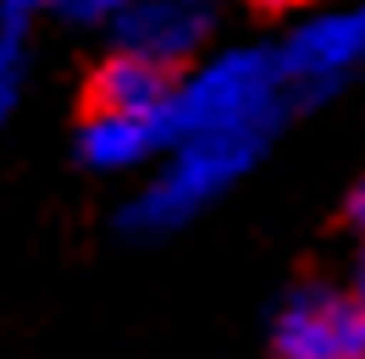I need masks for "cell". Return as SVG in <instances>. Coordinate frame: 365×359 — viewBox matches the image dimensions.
I'll use <instances>...</instances> for the list:
<instances>
[{
  "mask_svg": "<svg viewBox=\"0 0 365 359\" xmlns=\"http://www.w3.org/2000/svg\"><path fill=\"white\" fill-rule=\"evenodd\" d=\"M266 138L272 133H194V138H178L160 155V172L128 199L122 227L133 238H160V232L188 227L205 204H216L260 160Z\"/></svg>",
  "mask_w": 365,
  "mask_h": 359,
  "instance_id": "6da1fadb",
  "label": "cell"
},
{
  "mask_svg": "<svg viewBox=\"0 0 365 359\" xmlns=\"http://www.w3.org/2000/svg\"><path fill=\"white\" fill-rule=\"evenodd\" d=\"M288 105L277 50H222L178 78L172 144L194 133H272Z\"/></svg>",
  "mask_w": 365,
  "mask_h": 359,
  "instance_id": "7a4b0ae2",
  "label": "cell"
},
{
  "mask_svg": "<svg viewBox=\"0 0 365 359\" xmlns=\"http://www.w3.org/2000/svg\"><path fill=\"white\" fill-rule=\"evenodd\" d=\"M277 67L294 100H327L365 67V0H338L277 45Z\"/></svg>",
  "mask_w": 365,
  "mask_h": 359,
  "instance_id": "3957f363",
  "label": "cell"
},
{
  "mask_svg": "<svg viewBox=\"0 0 365 359\" xmlns=\"http://www.w3.org/2000/svg\"><path fill=\"white\" fill-rule=\"evenodd\" d=\"M277 359H365V304L338 288H299L272 321Z\"/></svg>",
  "mask_w": 365,
  "mask_h": 359,
  "instance_id": "277c9868",
  "label": "cell"
},
{
  "mask_svg": "<svg viewBox=\"0 0 365 359\" xmlns=\"http://www.w3.org/2000/svg\"><path fill=\"white\" fill-rule=\"evenodd\" d=\"M210 23H216L210 0H133L111 23V33H116V50L150 56L160 67H182L188 56H200Z\"/></svg>",
  "mask_w": 365,
  "mask_h": 359,
  "instance_id": "5b68a950",
  "label": "cell"
},
{
  "mask_svg": "<svg viewBox=\"0 0 365 359\" xmlns=\"http://www.w3.org/2000/svg\"><path fill=\"white\" fill-rule=\"evenodd\" d=\"M78 150L94 172H133L150 166L172 150V105L155 116H111V111H89Z\"/></svg>",
  "mask_w": 365,
  "mask_h": 359,
  "instance_id": "8992f818",
  "label": "cell"
},
{
  "mask_svg": "<svg viewBox=\"0 0 365 359\" xmlns=\"http://www.w3.org/2000/svg\"><path fill=\"white\" fill-rule=\"evenodd\" d=\"M178 94V78L172 67H160L150 56H133V50H116L100 61L89 83V111H111V116H155L172 105Z\"/></svg>",
  "mask_w": 365,
  "mask_h": 359,
  "instance_id": "52a82bcc",
  "label": "cell"
},
{
  "mask_svg": "<svg viewBox=\"0 0 365 359\" xmlns=\"http://www.w3.org/2000/svg\"><path fill=\"white\" fill-rule=\"evenodd\" d=\"M39 11H50V0H0V128L11 122L17 100H23L28 45H34Z\"/></svg>",
  "mask_w": 365,
  "mask_h": 359,
  "instance_id": "ba28073f",
  "label": "cell"
},
{
  "mask_svg": "<svg viewBox=\"0 0 365 359\" xmlns=\"http://www.w3.org/2000/svg\"><path fill=\"white\" fill-rule=\"evenodd\" d=\"M128 6H133V0H50V11H56V17L83 23V28H111Z\"/></svg>",
  "mask_w": 365,
  "mask_h": 359,
  "instance_id": "9c48e42d",
  "label": "cell"
},
{
  "mask_svg": "<svg viewBox=\"0 0 365 359\" xmlns=\"http://www.w3.org/2000/svg\"><path fill=\"white\" fill-rule=\"evenodd\" d=\"M255 6H272V11H299V6H338V0H255Z\"/></svg>",
  "mask_w": 365,
  "mask_h": 359,
  "instance_id": "30bf717a",
  "label": "cell"
},
{
  "mask_svg": "<svg viewBox=\"0 0 365 359\" xmlns=\"http://www.w3.org/2000/svg\"><path fill=\"white\" fill-rule=\"evenodd\" d=\"M349 216H354V227H360V238H365V182L354 188V204H349Z\"/></svg>",
  "mask_w": 365,
  "mask_h": 359,
  "instance_id": "8fae6325",
  "label": "cell"
},
{
  "mask_svg": "<svg viewBox=\"0 0 365 359\" xmlns=\"http://www.w3.org/2000/svg\"><path fill=\"white\" fill-rule=\"evenodd\" d=\"M354 298L365 304V260H360V276H354Z\"/></svg>",
  "mask_w": 365,
  "mask_h": 359,
  "instance_id": "7c38bea8",
  "label": "cell"
}]
</instances>
